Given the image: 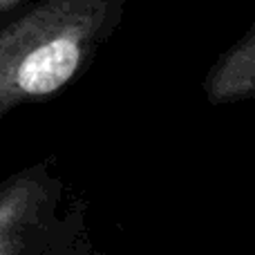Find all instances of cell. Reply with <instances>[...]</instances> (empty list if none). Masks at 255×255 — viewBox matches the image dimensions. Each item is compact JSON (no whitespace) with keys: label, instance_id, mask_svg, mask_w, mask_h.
Here are the masks:
<instances>
[{"label":"cell","instance_id":"6da1fadb","mask_svg":"<svg viewBox=\"0 0 255 255\" xmlns=\"http://www.w3.org/2000/svg\"><path fill=\"white\" fill-rule=\"evenodd\" d=\"M128 0H36L0 22V121L72 85L112 38Z\"/></svg>","mask_w":255,"mask_h":255},{"label":"cell","instance_id":"7a4b0ae2","mask_svg":"<svg viewBox=\"0 0 255 255\" xmlns=\"http://www.w3.org/2000/svg\"><path fill=\"white\" fill-rule=\"evenodd\" d=\"M61 184L47 163L13 172L0 184V255H34L56 224Z\"/></svg>","mask_w":255,"mask_h":255},{"label":"cell","instance_id":"3957f363","mask_svg":"<svg viewBox=\"0 0 255 255\" xmlns=\"http://www.w3.org/2000/svg\"><path fill=\"white\" fill-rule=\"evenodd\" d=\"M255 90V27L224 52L204 81V94L211 106L247 101Z\"/></svg>","mask_w":255,"mask_h":255},{"label":"cell","instance_id":"277c9868","mask_svg":"<svg viewBox=\"0 0 255 255\" xmlns=\"http://www.w3.org/2000/svg\"><path fill=\"white\" fill-rule=\"evenodd\" d=\"M27 0H0V22H4L11 13L18 11V7H22Z\"/></svg>","mask_w":255,"mask_h":255}]
</instances>
